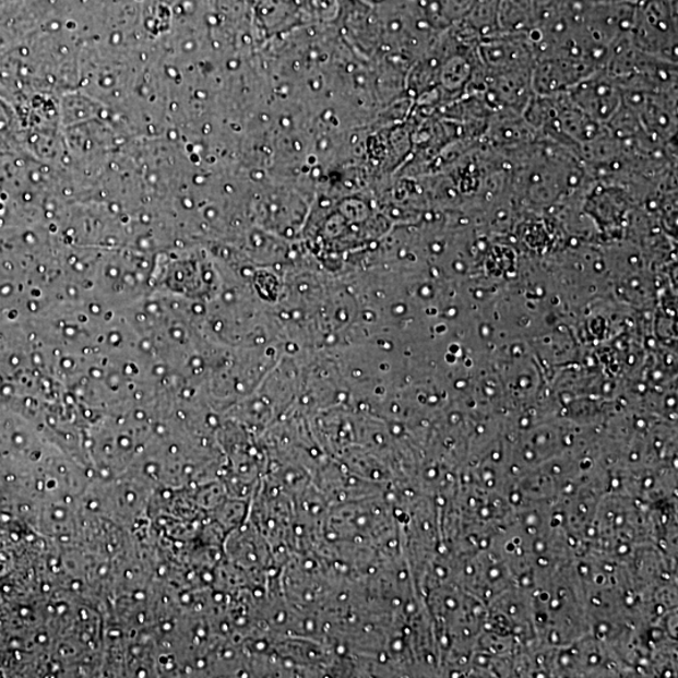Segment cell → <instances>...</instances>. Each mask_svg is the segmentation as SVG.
Returning a JSON list of instances; mask_svg holds the SVG:
<instances>
[{"mask_svg": "<svg viewBox=\"0 0 678 678\" xmlns=\"http://www.w3.org/2000/svg\"><path fill=\"white\" fill-rule=\"evenodd\" d=\"M633 13L631 44L640 52L669 63L676 62V28L666 0H644Z\"/></svg>", "mask_w": 678, "mask_h": 678, "instance_id": "cell-1", "label": "cell"}, {"mask_svg": "<svg viewBox=\"0 0 678 678\" xmlns=\"http://www.w3.org/2000/svg\"><path fill=\"white\" fill-rule=\"evenodd\" d=\"M567 94L594 122L614 119L622 100L621 87L603 71L578 83Z\"/></svg>", "mask_w": 678, "mask_h": 678, "instance_id": "cell-2", "label": "cell"}, {"mask_svg": "<svg viewBox=\"0 0 678 678\" xmlns=\"http://www.w3.org/2000/svg\"><path fill=\"white\" fill-rule=\"evenodd\" d=\"M575 2H580L584 4H622V3L634 4L635 0H575Z\"/></svg>", "mask_w": 678, "mask_h": 678, "instance_id": "cell-3", "label": "cell"}]
</instances>
